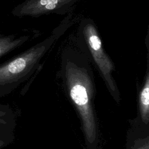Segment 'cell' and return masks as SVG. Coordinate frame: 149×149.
I'll use <instances>...</instances> for the list:
<instances>
[{
	"mask_svg": "<svg viewBox=\"0 0 149 149\" xmlns=\"http://www.w3.org/2000/svg\"><path fill=\"white\" fill-rule=\"evenodd\" d=\"M60 74L81 122L88 149H97L99 130L94 110L95 87L88 57L81 51L66 48L61 55Z\"/></svg>",
	"mask_w": 149,
	"mask_h": 149,
	"instance_id": "obj_1",
	"label": "cell"
},
{
	"mask_svg": "<svg viewBox=\"0 0 149 149\" xmlns=\"http://www.w3.org/2000/svg\"><path fill=\"white\" fill-rule=\"evenodd\" d=\"M71 16L68 15L42 41L0 65V98L10 94L33 75L45 54L72 25Z\"/></svg>",
	"mask_w": 149,
	"mask_h": 149,
	"instance_id": "obj_2",
	"label": "cell"
},
{
	"mask_svg": "<svg viewBox=\"0 0 149 149\" xmlns=\"http://www.w3.org/2000/svg\"><path fill=\"white\" fill-rule=\"evenodd\" d=\"M77 44L81 52L96 66L110 94L119 103L120 94L112 74L115 69L114 65L104 49L100 35L93 19L85 18L81 20L77 30Z\"/></svg>",
	"mask_w": 149,
	"mask_h": 149,
	"instance_id": "obj_3",
	"label": "cell"
},
{
	"mask_svg": "<svg viewBox=\"0 0 149 149\" xmlns=\"http://www.w3.org/2000/svg\"><path fill=\"white\" fill-rule=\"evenodd\" d=\"M79 0H25L13 10V15L17 17H38L49 15H65L70 12Z\"/></svg>",
	"mask_w": 149,
	"mask_h": 149,
	"instance_id": "obj_4",
	"label": "cell"
},
{
	"mask_svg": "<svg viewBox=\"0 0 149 149\" xmlns=\"http://www.w3.org/2000/svg\"><path fill=\"white\" fill-rule=\"evenodd\" d=\"M147 62V69L144 77V82L139 95V106L140 118L141 121L146 125H147L149 122L148 59Z\"/></svg>",
	"mask_w": 149,
	"mask_h": 149,
	"instance_id": "obj_5",
	"label": "cell"
},
{
	"mask_svg": "<svg viewBox=\"0 0 149 149\" xmlns=\"http://www.w3.org/2000/svg\"><path fill=\"white\" fill-rule=\"evenodd\" d=\"M30 38L24 35L16 37L14 35H0V58L22 45Z\"/></svg>",
	"mask_w": 149,
	"mask_h": 149,
	"instance_id": "obj_6",
	"label": "cell"
},
{
	"mask_svg": "<svg viewBox=\"0 0 149 149\" xmlns=\"http://www.w3.org/2000/svg\"><path fill=\"white\" fill-rule=\"evenodd\" d=\"M16 125L15 115L8 105L0 104V128L14 130Z\"/></svg>",
	"mask_w": 149,
	"mask_h": 149,
	"instance_id": "obj_7",
	"label": "cell"
},
{
	"mask_svg": "<svg viewBox=\"0 0 149 149\" xmlns=\"http://www.w3.org/2000/svg\"><path fill=\"white\" fill-rule=\"evenodd\" d=\"M13 139V130L0 128V149L8 146Z\"/></svg>",
	"mask_w": 149,
	"mask_h": 149,
	"instance_id": "obj_8",
	"label": "cell"
}]
</instances>
